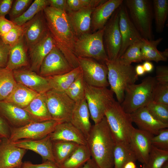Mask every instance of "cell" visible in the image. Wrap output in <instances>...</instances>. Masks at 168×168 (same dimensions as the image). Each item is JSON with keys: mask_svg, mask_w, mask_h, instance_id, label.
Returning <instances> with one entry per match:
<instances>
[{"mask_svg": "<svg viewBox=\"0 0 168 168\" xmlns=\"http://www.w3.org/2000/svg\"><path fill=\"white\" fill-rule=\"evenodd\" d=\"M48 30L56 46L73 68L79 67L75 53L77 37L67 12L48 6L43 10Z\"/></svg>", "mask_w": 168, "mask_h": 168, "instance_id": "obj_1", "label": "cell"}, {"mask_svg": "<svg viewBox=\"0 0 168 168\" xmlns=\"http://www.w3.org/2000/svg\"><path fill=\"white\" fill-rule=\"evenodd\" d=\"M86 140L91 158L99 167L113 168L115 143L105 116L99 122L92 125Z\"/></svg>", "mask_w": 168, "mask_h": 168, "instance_id": "obj_2", "label": "cell"}, {"mask_svg": "<svg viewBox=\"0 0 168 168\" xmlns=\"http://www.w3.org/2000/svg\"><path fill=\"white\" fill-rule=\"evenodd\" d=\"M105 117L115 143L129 144L134 128L131 114L125 112L115 100L106 108Z\"/></svg>", "mask_w": 168, "mask_h": 168, "instance_id": "obj_3", "label": "cell"}, {"mask_svg": "<svg viewBox=\"0 0 168 168\" xmlns=\"http://www.w3.org/2000/svg\"><path fill=\"white\" fill-rule=\"evenodd\" d=\"M105 64L108 70L107 78L110 89L115 94L117 101L121 104L126 89L138 80V76L135 67L131 65H124L116 60L113 61L108 60Z\"/></svg>", "mask_w": 168, "mask_h": 168, "instance_id": "obj_4", "label": "cell"}, {"mask_svg": "<svg viewBox=\"0 0 168 168\" xmlns=\"http://www.w3.org/2000/svg\"><path fill=\"white\" fill-rule=\"evenodd\" d=\"M156 82L155 77L149 76L138 84L128 86L123 100L120 104L124 111L130 114L153 101V91Z\"/></svg>", "mask_w": 168, "mask_h": 168, "instance_id": "obj_5", "label": "cell"}, {"mask_svg": "<svg viewBox=\"0 0 168 168\" xmlns=\"http://www.w3.org/2000/svg\"><path fill=\"white\" fill-rule=\"evenodd\" d=\"M123 2L129 11L132 22L142 38L149 40H153L152 1L125 0L123 1Z\"/></svg>", "mask_w": 168, "mask_h": 168, "instance_id": "obj_6", "label": "cell"}, {"mask_svg": "<svg viewBox=\"0 0 168 168\" xmlns=\"http://www.w3.org/2000/svg\"><path fill=\"white\" fill-rule=\"evenodd\" d=\"M104 28L95 32L84 34L77 39L75 53L77 57L94 59L105 64L109 59L103 41Z\"/></svg>", "mask_w": 168, "mask_h": 168, "instance_id": "obj_7", "label": "cell"}, {"mask_svg": "<svg viewBox=\"0 0 168 168\" xmlns=\"http://www.w3.org/2000/svg\"><path fill=\"white\" fill-rule=\"evenodd\" d=\"M114 94L107 87L91 86L85 82V98L94 124L99 122L105 116L106 108L115 100Z\"/></svg>", "mask_w": 168, "mask_h": 168, "instance_id": "obj_8", "label": "cell"}, {"mask_svg": "<svg viewBox=\"0 0 168 168\" xmlns=\"http://www.w3.org/2000/svg\"><path fill=\"white\" fill-rule=\"evenodd\" d=\"M46 94L48 109L52 119L70 122L76 102L65 92L51 89Z\"/></svg>", "mask_w": 168, "mask_h": 168, "instance_id": "obj_9", "label": "cell"}, {"mask_svg": "<svg viewBox=\"0 0 168 168\" xmlns=\"http://www.w3.org/2000/svg\"><path fill=\"white\" fill-rule=\"evenodd\" d=\"M63 122L53 119L42 122H32L22 127L12 128L8 140L10 142L21 139L37 140L46 137Z\"/></svg>", "mask_w": 168, "mask_h": 168, "instance_id": "obj_10", "label": "cell"}, {"mask_svg": "<svg viewBox=\"0 0 168 168\" xmlns=\"http://www.w3.org/2000/svg\"><path fill=\"white\" fill-rule=\"evenodd\" d=\"M77 58L79 66L87 84L97 87H107L109 86L107 78L108 70L106 64L91 58Z\"/></svg>", "mask_w": 168, "mask_h": 168, "instance_id": "obj_11", "label": "cell"}, {"mask_svg": "<svg viewBox=\"0 0 168 168\" xmlns=\"http://www.w3.org/2000/svg\"><path fill=\"white\" fill-rule=\"evenodd\" d=\"M103 41L109 60L117 58L121 45V37L119 26V9L114 12L104 27Z\"/></svg>", "mask_w": 168, "mask_h": 168, "instance_id": "obj_12", "label": "cell"}, {"mask_svg": "<svg viewBox=\"0 0 168 168\" xmlns=\"http://www.w3.org/2000/svg\"><path fill=\"white\" fill-rule=\"evenodd\" d=\"M73 69L61 51L55 46L43 59L39 71L43 77L61 75Z\"/></svg>", "mask_w": 168, "mask_h": 168, "instance_id": "obj_13", "label": "cell"}, {"mask_svg": "<svg viewBox=\"0 0 168 168\" xmlns=\"http://www.w3.org/2000/svg\"><path fill=\"white\" fill-rule=\"evenodd\" d=\"M119 26L121 37V45L117 58L124 53L130 45L142 38L132 22L127 9L123 2L119 6Z\"/></svg>", "mask_w": 168, "mask_h": 168, "instance_id": "obj_14", "label": "cell"}, {"mask_svg": "<svg viewBox=\"0 0 168 168\" xmlns=\"http://www.w3.org/2000/svg\"><path fill=\"white\" fill-rule=\"evenodd\" d=\"M28 50L41 40L48 31L43 11L22 25Z\"/></svg>", "mask_w": 168, "mask_h": 168, "instance_id": "obj_15", "label": "cell"}, {"mask_svg": "<svg viewBox=\"0 0 168 168\" xmlns=\"http://www.w3.org/2000/svg\"><path fill=\"white\" fill-rule=\"evenodd\" d=\"M17 83L21 84L38 94L46 93L52 89L46 77L35 72L23 68L13 71Z\"/></svg>", "mask_w": 168, "mask_h": 168, "instance_id": "obj_16", "label": "cell"}, {"mask_svg": "<svg viewBox=\"0 0 168 168\" xmlns=\"http://www.w3.org/2000/svg\"><path fill=\"white\" fill-rule=\"evenodd\" d=\"M154 135L150 133L136 128L131 134L129 145L136 156L137 161L144 164L146 163L151 150V140Z\"/></svg>", "mask_w": 168, "mask_h": 168, "instance_id": "obj_17", "label": "cell"}, {"mask_svg": "<svg viewBox=\"0 0 168 168\" xmlns=\"http://www.w3.org/2000/svg\"><path fill=\"white\" fill-rule=\"evenodd\" d=\"M27 150L18 147L7 139H2L0 144V168L21 167Z\"/></svg>", "mask_w": 168, "mask_h": 168, "instance_id": "obj_18", "label": "cell"}, {"mask_svg": "<svg viewBox=\"0 0 168 168\" xmlns=\"http://www.w3.org/2000/svg\"><path fill=\"white\" fill-rule=\"evenodd\" d=\"M55 46L54 41L48 31L41 40L28 50L30 60L29 69L39 72L43 59Z\"/></svg>", "mask_w": 168, "mask_h": 168, "instance_id": "obj_19", "label": "cell"}, {"mask_svg": "<svg viewBox=\"0 0 168 168\" xmlns=\"http://www.w3.org/2000/svg\"><path fill=\"white\" fill-rule=\"evenodd\" d=\"M130 114L133 122L138 126V129L154 135H157L161 129L168 128V124L156 119L146 106L139 108Z\"/></svg>", "mask_w": 168, "mask_h": 168, "instance_id": "obj_20", "label": "cell"}, {"mask_svg": "<svg viewBox=\"0 0 168 168\" xmlns=\"http://www.w3.org/2000/svg\"><path fill=\"white\" fill-rule=\"evenodd\" d=\"M123 2V0H108L93 10L91 16L92 32L103 28L114 11Z\"/></svg>", "mask_w": 168, "mask_h": 168, "instance_id": "obj_21", "label": "cell"}, {"mask_svg": "<svg viewBox=\"0 0 168 168\" xmlns=\"http://www.w3.org/2000/svg\"><path fill=\"white\" fill-rule=\"evenodd\" d=\"M11 142L18 147L36 153L42 157L44 161H49L55 163L53 152V141L49 134L41 139H21Z\"/></svg>", "mask_w": 168, "mask_h": 168, "instance_id": "obj_22", "label": "cell"}, {"mask_svg": "<svg viewBox=\"0 0 168 168\" xmlns=\"http://www.w3.org/2000/svg\"><path fill=\"white\" fill-rule=\"evenodd\" d=\"M49 136L52 141H64L74 142L79 145H86L85 136L70 122H63L58 124Z\"/></svg>", "mask_w": 168, "mask_h": 168, "instance_id": "obj_23", "label": "cell"}, {"mask_svg": "<svg viewBox=\"0 0 168 168\" xmlns=\"http://www.w3.org/2000/svg\"><path fill=\"white\" fill-rule=\"evenodd\" d=\"M0 113L12 128L22 127L33 122L24 109L3 100L0 101Z\"/></svg>", "mask_w": 168, "mask_h": 168, "instance_id": "obj_24", "label": "cell"}, {"mask_svg": "<svg viewBox=\"0 0 168 168\" xmlns=\"http://www.w3.org/2000/svg\"><path fill=\"white\" fill-rule=\"evenodd\" d=\"M94 9L84 7L77 11H70L67 12L77 38L90 32L91 14Z\"/></svg>", "mask_w": 168, "mask_h": 168, "instance_id": "obj_25", "label": "cell"}, {"mask_svg": "<svg viewBox=\"0 0 168 168\" xmlns=\"http://www.w3.org/2000/svg\"><path fill=\"white\" fill-rule=\"evenodd\" d=\"M90 117L85 98L76 102L70 122L79 130L86 138L92 126L90 120Z\"/></svg>", "mask_w": 168, "mask_h": 168, "instance_id": "obj_26", "label": "cell"}, {"mask_svg": "<svg viewBox=\"0 0 168 168\" xmlns=\"http://www.w3.org/2000/svg\"><path fill=\"white\" fill-rule=\"evenodd\" d=\"M28 49L24 37L11 47L9 54L7 67L14 71L23 68H29Z\"/></svg>", "mask_w": 168, "mask_h": 168, "instance_id": "obj_27", "label": "cell"}, {"mask_svg": "<svg viewBox=\"0 0 168 168\" xmlns=\"http://www.w3.org/2000/svg\"><path fill=\"white\" fill-rule=\"evenodd\" d=\"M24 109L33 122H42L52 119L47 107L46 93L39 94Z\"/></svg>", "mask_w": 168, "mask_h": 168, "instance_id": "obj_28", "label": "cell"}, {"mask_svg": "<svg viewBox=\"0 0 168 168\" xmlns=\"http://www.w3.org/2000/svg\"><path fill=\"white\" fill-rule=\"evenodd\" d=\"M163 39L159 38L156 40H149L142 38L141 51L142 61H154L158 63L161 61H166L168 57V49L163 51L158 50V45Z\"/></svg>", "mask_w": 168, "mask_h": 168, "instance_id": "obj_29", "label": "cell"}, {"mask_svg": "<svg viewBox=\"0 0 168 168\" xmlns=\"http://www.w3.org/2000/svg\"><path fill=\"white\" fill-rule=\"evenodd\" d=\"M39 94L27 87L17 83L12 92L3 101L24 109Z\"/></svg>", "mask_w": 168, "mask_h": 168, "instance_id": "obj_30", "label": "cell"}, {"mask_svg": "<svg viewBox=\"0 0 168 168\" xmlns=\"http://www.w3.org/2000/svg\"><path fill=\"white\" fill-rule=\"evenodd\" d=\"M82 72L79 66L64 74L45 77L52 89L65 92Z\"/></svg>", "mask_w": 168, "mask_h": 168, "instance_id": "obj_31", "label": "cell"}, {"mask_svg": "<svg viewBox=\"0 0 168 168\" xmlns=\"http://www.w3.org/2000/svg\"><path fill=\"white\" fill-rule=\"evenodd\" d=\"M91 158L86 145H79L59 168H81Z\"/></svg>", "mask_w": 168, "mask_h": 168, "instance_id": "obj_32", "label": "cell"}, {"mask_svg": "<svg viewBox=\"0 0 168 168\" xmlns=\"http://www.w3.org/2000/svg\"><path fill=\"white\" fill-rule=\"evenodd\" d=\"M114 168H124L130 161L135 162L136 156L129 144L115 143L113 151Z\"/></svg>", "mask_w": 168, "mask_h": 168, "instance_id": "obj_33", "label": "cell"}, {"mask_svg": "<svg viewBox=\"0 0 168 168\" xmlns=\"http://www.w3.org/2000/svg\"><path fill=\"white\" fill-rule=\"evenodd\" d=\"M79 145L73 142L53 141V152L56 164L58 166L64 161Z\"/></svg>", "mask_w": 168, "mask_h": 168, "instance_id": "obj_34", "label": "cell"}, {"mask_svg": "<svg viewBox=\"0 0 168 168\" xmlns=\"http://www.w3.org/2000/svg\"><path fill=\"white\" fill-rule=\"evenodd\" d=\"M152 2L156 31L161 33L164 30L167 18L168 0H153Z\"/></svg>", "mask_w": 168, "mask_h": 168, "instance_id": "obj_35", "label": "cell"}, {"mask_svg": "<svg viewBox=\"0 0 168 168\" xmlns=\"http://www.w3.org/2000/svg\"><path fill=\"white\" fill-rule=\"evenodd\" d=\"M16 84L13 71L7 67L0 68V101L4 100L10 95Z\"/></svg>", "mask_w": 168, "mask_h": 168, "instance_id": "obj_36", "label": "cell"}, {"mask_svg": "<svg viewBox=\"0 0 168 168\" xmlns=\"http://www.w3.org/2000/svg\"><path fill=\"white\" fill-rule=\"evenodd\" d=\"M48 6V0H35L23 14L11 21L16 25L22 26Z\"/></svg>", "mask_w": 168, "mask_h": 168, "instance_id": "obj_37", "label": "cell"}, {"mask_svg": "<svg viewBox=\"0 0 168 168\" xmlns=\"http://www.w3.org/2000/svg\"><path fill=\"white\" fill-rule=\"evenodd\" d=\"M141 39L136 41L130 45L116 60L120 63L126 65H131L132 63L142 62V61L141 51Z\"/></svg>", "mask_w": 168, "mask_h": 168, "instance_id": "obj_38", "label": "cell"}, {"mask_svg": "<svg viewBox=\"0 0 168 168\" xmlns=\"http://www.w3.org/2000/svg\"><path fill=\"white\" fill-rule=\"evenodd\" d=\"M168 161V151L162 150L152 146L146 163L142 168H161L163 164Z\"/></svg>", "mask_w": 168, "mask_h": 168, "instance_id": "obj_39", "label": "cell"}, {"mask_svg": "<svg viewBox=\"0 0 168 168\" xmlns=\"http://www.w3.org/2000/svg\"><path fill=\"white\" fill-rule=\"evenodd\" d=\"M65 92L75 102L85 98V82L82 72Z\"/></svg>", "mask_w": 168, "mask_h": 168, "instance_id": "obj_40", "label": "cell"}, {"mask_svg": "<svg viewBox=\"0 0 168 168\" xmlns=\"http://www.w3.org/2000/svg\"><path fill=\"white\" fill-rule=\"evenodd\" d=\"M146 107L156 119L163 123L168 124V105L152 101Z\"/></svg>", "mask_w": 168, "mask_h": 168, "instance_id": "obj_41", "label": "cell"}, {"mask_svg": "<svg viewBox=\"0 0 168 168\" xmlns=\"http://www.w3.org/2000/svg\"><path fill=\"white\" fill-rule=\"evenodd\" d=\"M23 35V26L16 24L9 31L0 37L5 44L11 47L17 43Z\"/></svg>", "mask_w": 168, "mask_h": 168, "instance_id": "obj_42", "label": "cell"}, {"mask_svg": "<svg viewBox=\"0 0 168 168\" xmlns=\"http://www.w3.org/2000/svg\"><path fill=\"white\" fill-rule=\"evenodd\" d=\"M153 101L168 105V83L157 82L153 91Z\"/></svg>", "mask_w": 168, "mask_h": 168, "instance_id": "obj_43", "label": "cell"}, {"mask_svg": "<svg viewBox=\"0 0 168 168\" xmlns=\"http://www.w3.org/2000/svg\"><path fill=\"white\" fill-rule=\"evenodd\" d=\"M32 2V0H14L8 14L10 20L12 21L23 14Z\"/></svg>", "mask_w": 168, "mask_h": 168, "instance_id": "obj_44", "label": "cell"}, {"mask_svg": "<svg viewBox=\"0 0 168 168\" xmlns=\"http://www.w3.org/2000/svg\"><path fill=\"white\" fill-rule=\"evenodd\" d=\"M152 145L159 149L168 151V128L161 129L159 133L154 135L151 140Z\"/></svg>", "mask_w": 168, "mask_h": 168, "instance_id": "obj_45", "label": "cell"}, {"mask_svg": "<svg viewBox=\"0 0 168 168\" xmlns=\"http://www.w3.org/2000/svg\"><path fill=\"white\" fill-rule=\"evenodd\" d=\"M11 48L5 44L0 37V68L7 67Z\"/></svg>", "mask_w": 168, "mask_h": 168, "instance_id": "obj_46", "label": "cell"}, {"mask_svg": "<svg viewBox=\"0 0 168 168\" xmlns=\"http://www.w3.org/2000/svg\"><path fill=\"white\" fill-rule=\"evenodd\" d=\"M157 82L161 83H168V67L167 66L159 65L156 68Z\"/></svg>", "mask_w": 168, "mask_h": 168, "instance_id": "obj_47", "label": "cell"}, {"mask_svg": "<svg viewBox=\"0 0 168 168\" xmlns=\"http://www.w3.org/2000/svg\"><path fill=\"white\" fill-rule=\"evenodd\" d=\"M12 127L0 113V138L8 139L11 135Z\"/></svg>", "mask_w": 168, "mask_h": 168, "instance_id": "obj_48", "label": "cell"}, {"mask_svg": "<svg viewBox=\"0 0 168 168\" xmlns=\"http://www.w3.org/2000/svg\"><path fill=\"white\" fill-rule=\"evenodd\" d=\"M21 168H59L52 161H46L40 164H35L29 161L23 162Z\"/></svg>", "mask_w": 168, "mask_h": 168, "instance_id": "obj_49", "label": "cell"}, {"mask_svg": "<svg viewBox=\"0 0 168 168\" xmlns=\"http://www.w3.org/2000/svg\"><path fill=\"white\" fill-rule=\"evenodd\" d=\"M11 20H9L5 17L0 16V37L9 31L15 25Z\"/></svg>", "mask_w": 168, "mask_h": 168, "instance_id": "obj_50", "label": "cell"}, {"mask_svg": "<svg viewBox=\"0 0 168 168\" xmlns=\"http://www.w3.org/2000/svg\"><path fill=\"white\" fill-rule=\"evenodd\" d=\"M49 6L54 8L65 11L67 12L70 11L67 2V0H48Z\"/></svg>", "mask_w": 168, "mask_h": 168, "instance_id": "obj_51", "label": "cell"}, {"mask_svg": "<svg viewBox=\"0 0 168 168\" xmlns=\"http://www.w3.org/2000/svg\"><path fill=\"white\" fill-rule=\"evenodd\" d=\"M13 0H0V16L5 17L9 14L11 10Z\"/></svg>", "mask_w": 168, "mask_h": 168, "instance_id": "obj_52", "label": "cell"}, {"mask_svg": "<svg viewBox=\"0 0 168 168\" xmlns=\"http://www.w3.org/2000/svg\"><path fill=\"white\" fill-rule=\"evenodd\" d=\"M67 2L70 11H76L83 8L80 0H67Z\"/></svg>", "mask_w": 168, "mask_h": 168, "instance_id": "obj_53", "label": "cell"}, {"mask_svg": "<svg viewBox=\"0 0 168 168\" xmlns=\"http://www.w3.org/2000/svg\"><path fill=\"white\" fill-rule=\"evenodd\" d=\"M81 168H100L95 161L91 158Z\"/></svg>", "mask_w": 168, "mask_h": 168, "instance_id": "obj_54", "label": "cell"}, {"mask_svg": "<svg viewBox=\"0 0 168 168\" xmlns=\"http://www.w3.org/2000/svg\"><path fill=\"white\" fill-rule=\"evenodd\" d=\"M142 65L145 72H150L153 70L154 66L150 61H145Z\"/></svg>", "mask_w": 168, "mask_h": 168, "instance_id": "obj_55", "label": "cell"}, {"mask_svg": "<svg viewBox=\"0 0 168 168\" xmlns=\"http://www.w3.org/2000/svg\"><path fill=\"white\" fill-rule=\"evenodd\" d=\"M135 71L138 76H141L144 75L146 72L142 65L138 64L135 67Z\"/></svg>", "mask_w": 168, "mask_h": 168, "instance_id": "obj_56", "label": "cell"}, {"mask_svg": "<svg viewBox=\"0 0 168 168\" xmlns=\"http://www.w3.org/2000/svg\"><path fill=\"white\" fill-rule=\"evenodd\" d=\"M124 168H136V166L135 162L130 161L125 164Z\"/></svg>", "mask_w": 168, "mask_h": 168, "instance_id": "obj_57", "label": "cell"}, {"mask_svg": "<svg viewBox=\"0 0 168 168\" xmlns=\"http://www.w3.org/2000/svg\"><path fill=\"white\" fill-rule=\"evenodd\" d=\"M161 168H168V161H166L163 164Z\"/></svg>", "mask_w": 168, "mask_h": 168, "instance_id": "obj_58", "label": "cell"}, {"mask_svg": "<svg viewBox=\"0 0 168 168\" xmlns=\"http://www.w3.org/2000/svg\"><path fill=\"white\" fill-rule=\"evenodd\" d=\"M2 140V139L0 138V144Z\"/></svg>", "mask_w": 168, "mask_h": 168, "instance_id": "obj_59", "label": "cell"}, {"mask_svg": "<svg viewBox=\"0 0 168 168\" xmlns=\"http://www.w3.org/2000/svg\"><path fill=\"white\" fill-rule=\"evenodd\" d=\"M21 168V167H16V168Z\"/></svg>", "mask_w": 168, "mask_h": 168, "instance_id": "obj_60", "label": "cell"}]
</instances>
